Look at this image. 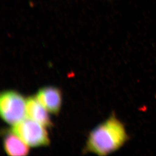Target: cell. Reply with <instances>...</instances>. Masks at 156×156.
Segmentation results:
<instances>
[{"instance_id":"1","label":"cell","mask_w":156,"mask_h":156,"mask_svg":"<svg viewBox=\"0 0 156 156\" xmlns=\"http://www.w3.org/2000/svg\"><path fill=\"white\" fill-rule=\"evenodd\" d=\"M128 139L123 124L113 115L90 133L86 150L99 156H106L118 150Z\"/></svg>"},{"instance_id":"2","label":"cell","mask_w":156,"mask_h":156,"mask_svg":"<svg viewBox=\"0 0 156 156\" xmlns=\"http://www.w3.org/2000/svg\"><path fill=\"white\" fill-rule=\"evenodd\" d=\"M0 113L5 122L14 125L27 115L26 100L17 91H3L0 96Z\"/></svg>"},{"instance_id":"3","label":"cell","mask_w":156,"mask_h":156,"mask_svg":"<svg viewBox=\"0 0 156 156\" xmlns=\"http://www.w3.org/2000/svg\"><path fill=\"white\" fill-rule=\"evenodd\" d=\"M44 127L30 118H24L13 125L12 131L30 147H44L50 144L47 131Z\"/></svg>"},{"instance_id":"4","label":"cell","mask_w":156,"mask_h":156,"mask_svg":"<svg viewBox=\"0 0 156 156\" xmlns=\"http://www.w3.org/2000/svg\"><path fill=\"white\" fill-rule=\"evenodd\" d=\"M36 97L49 112L55 115L59 113L62 105V94L59 88L44 87L38 90Z\"/></svg>"},{"instance_id":"5","label":"cell","mask_w":156,"mask_h":156,"mask_svg":"<svg viewBox=\"0 0 156 156\" xmlns=\"http://www.w3.org/2000/svg\"><path fill=\"white\" fill-rule=\"evenodd\" d=\"M47 109L38 101L37 97H30L26 100V112L28 118L45 127L52 125Z\"/></svg>"},{"instance_id":"6","label":"cell","mask_w":156,"mask_h":156,"mask_svg":"<svg viewBox=\"0 0 156 156\" xmlns=\"http://www.w3.org/2000/svg\"><path fill=\"white\" fill-rule=\"evenodd\" d=\"M5 151L9 156H27L29 153V147L13 131L5 133L3 139Z\"/></svg>"}]
</instances>
